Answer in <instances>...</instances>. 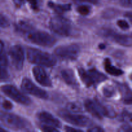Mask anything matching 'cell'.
<instances>
[{
  "instance_id": "obj_21",
  "label": "cell",
  "mask_w": 132,
  "mask_h": 132,
  "mask_svg": "<svg viewBox=\"0 0 132 132\" xmlns=\"http://www.w3.org/2000/svg\"><path fill=\"white\" fill-rule=\"evenodd\" d=\"M67 110L73 113H79L82 112V108L76 103H69L67 105Z\"/></svg>"
},
{
  "instance_id": "obj_4",
  "label": "cell",
  "mask_w": 132,
  "mask_h": 132,
  "mask_svg": "<svg viewBox=\"0 0 132 132\" xmlns=\"http://www.w3.org/2000/svg\"><path fill=\"white\" fill-rule=\"evenodd\" d=\"M78 73L81 81L87 87L96 86L108 79L106 75L94 68L88 70L79 68L78 69Z\"/></svg>"
},
{
  "instance_id": "obj_26",
  "label": "cell",
  "mask_w": 132,
  "mask_h": 132,
  "mask_svg": "<svg viewBox=\"0 0 132 132\" xmlns=\"http://www.w3.org/2000/svg\"><path fill=\"white\" fill-rule=\"evenodd\" d=\"M28 2L29 3L32 9H33L35 11L39 10V9L40 0H28Z\"/></svg>"
},
{
  "instance_id": "obj_15",
  "label": "cell",
  "mask_w": 132,
  "mask_h": 132,
  "mask_svg": "<svg viewBox=\"0 0 132 132\" xmlns=\"http://www.w3.org/2000/svg\"><path fill=\"white\" fill-rule=\"evenodd\" d=\"M37 117L39 121H40L45 125H50L53 127L56 128H59L61 126L60 121L47 112L43 111V112H39L37 113Z\"/></svg>"
},
{
  "instance_id": "obj_34",
  "label": "cell",
  "mask_w": 132,
  "mask_h": 132,
  "mask_svg": "<svg viewBox=\"0 0 132 132\" xmlns=\"http://www.w3.org/2000/svg\"><path fill=\"white\" fill-rule=\"evenodd\" d=\"M65 130L67 131L68 132H72V131H74V132H77V131H82L81 130H79V129H76L75 128H72V127H69V126H66L65 128Z\"/></svg>"
},
{
  "instance_id": "obj_17",
  "label": "cell",
  "mask_w": 132,
  "mask_h": 132,
  "mask_svg": "<svg viewBox=\"0 0 132 132\" xmlns=\"http://www.w3.org/2000/svg\"><path fill=\"white\" fill-rule=\"evenodd\" d=\"M119 88V90L121 92L122 97H123L124 103L127 104H131V92L130 88L126 84L116 82Z\"/></svg>"
},
{
  "instance_id": "obj_10",
  "label": "cell",
  "mask_w": 132,
  "mask_h": 132,
  "mask_svg": "<svg viewBox=\"0 0 132 132\" xmlns=\"http://www.w3.org/2000/svg\"><path fill=\"white\" fill-rule=\"evenodd\" d=\"M9 54L12 67L17 70H22L24 60L23 47L19 45H14L10 48Z\"/></svg>"
},
{
  "instance_id": "obj_35",
  "label": "cell",
  "mask_w": 132,
  "mask_h": 132,
  "mask_svg": "<svg viewBox=\"0 0 132 132\" xmlns=\"http://www.w3.org/2000/svg\"><path fill=\"white\" fill-rule=\"evenodd\" d=\"M121 131L126 132H131L132 130L130 126H124L121 128Z\"/></svg>"
},
{
  "instance_id": "obj_16",
  "label": "cell",
  "mask_w": 132,
  "mask_h": 132,
  "mask_svg": "<svg viewBox=\"0 0 132 132\" xmlns=\"http://www.w3.org/2000/svg\"><path fill=\"white\" fill-rule=\"evenodd\" d=\"M61 76L64 82L70 86H72L73 88H77L79 87V83L72 70L69 68L62 70L61 72Z\"/></svg>"
},
{
  "instance_id": "obj_3",
  "label": "cell",
  "mask_w": 132,
  "mask_h": 132,
  "mask_svg": "<svg viewBox=\"0 0 132 132\" xmlns=\"http://www.w3.org/2000/svg\"><path fill=\"white\" fill-rule=\"evenodd\" d=\"M26 39L32 43L44 47H50L55 43V39L52 36L43 31L37 30L32 28L23 35Z\"/></svg>"
},
{
  "instance_id": "obj_25",
  "label": "cell",
  "mask_w": 132,
  "mask_h": 132,
  "mask_svg": "<svg viewBox=\"0 0 132 132\" xmlns=\"http://www.w3.org/2000/svg\"><path fill=\"white\" fill-rule=\"evenodd\" d=\"M9 24H10V23H9L7 18L1 14H0V27H2V28H6V27H9Z\"/></svg>"
},
{
  "instance_id": "obj_2",
  "label": "cell",
  "mask_w": 132,
  "mask_h": 132,
  "mask_svg": "<svg viewBox=\"0 0 132 132\" xmlns=\"http://www.w3.org/2000/svg\"><path fill=\"white\" fill-rule=\"evenodd\" d=\"M49 27L54 33L62 37L70 36L73 31L72 22L67 18L60 15L53 17L50 19Z\"/></svg>"
},
{
  "instance_id": "obj_14",
  "label": "cell",
  "mask_w": 132,
  "mask_h": 132,
  "mask_svg": "<svg viewBox=\"0 0 132 132\" xmlns=\"http://www.w3.org/2000/svg\"><path fill=\"white\" fill-rule=\"evenodd\" d=\"M34 76L38 83L46 87H52V82L46 71L41 67H35L32 70Z\"/></svg>"
},
{
  "instance_id": "obj_19",
  "label": "cell",
  "mask_w": 132,
  "mask_h": 132,
  "mask_svg": "<svg viewBox=\"0 0 132 132\" xmlns=\"http://www.w3.org/2000/svg\"><path fill=\"white\" fill-rule=\"evenodd\" d=\"M48 6L58 14H63L66 12L69 11L71 10L72 7L71 4H57L51 1H48Z\"/></svg>"
},
{
  "instance_id": "obj_23",
  "label": "cell",
  "mask_w": 132,
  "mask_h": 132,
  "mask_svg": "<svg viewBox=\"0 0 132 132\" xmlns=\"http://www.w3.org/2000/svg\"><path fill=\"white\" fill-rule=\"evenodd\" d=\"M77 11L81 15H88L90 12V7L87 5H80L77 7Z\"/></svg>"
},
{
  "instance_id": "obj_9",
  "label": "cell",
  "mask_w": 132,
  "mask_h": 132,
  "mask_svg": "<svg viewBox=\"0 0 132 132\" xmlns=\"http://www.w3.org/2000/svg\"><path fill=\"white\" fill-rule=\"evenodd\" d=\"M59 116L65 121L77 126H86L91 125L92 121L86 116L82 115L73 114L70 113L68 110H61Z\"/></svg>"
},
{
  "instance_id": "obj_27",
  "label": "cell",
  "mask_w": 132,
  "mask_h": 132,
  "mask_svg": "<svg viewBox=\"0 0 132 132\" xmlns=\"http://www.w3.org/2000/svg\"><path fill=\"white\" fill-rule=\"evenodd\" d=\"M117 25L123 30H128L130 28V25L125 20H119L117 21Z\"/></svg>"
},
{
  "instance_id": "obj_13",
  "label": "cell",
  "mask_w": 132,
  "mask_h": 132,
  "mask_svg": "<svg viewBox=\"0 0 132 132\" xmlns=\"http://www.w3.org/2000/svg\"><path fill=\"white\" fill-rule=\"evenodd\" d=\"M85 107L92 116L96 117L97 119H101L104 117L102 112L101 102L98 99H87L85 101Z\"/></svg>"
},
{
  "instance_id": "obj_8",
  "label": "cell",
  "mask_w": 132,
  "mask_h": 132,
  "mask_svg": "<svg viewBox=\"0 0 132 132\" xmlns=\"http://www.w3.org/2000/svg\"><path fill=\"white\" fill-rule=\"evenodd\" d=\"M0 90L6 96L19 104L23 105H30L32 103V101L29 97L24 95L21 92L19 91L18 88L12 85H3L0 88Z\"/></svg>"
},
{
  "instance_id": "obj_12",
  "label": "cell",
  "mask_w": 132,
  "mask_h": 132,
  "mask_svg": "<svg viewBox=\"0 0 132 132\" xmlns=\"http://www.w3.org/2000/svg\"><path fill=\"white\" fill-rule=\"evenodd\" d=\"M8 58L4 43L0 40V80L5 81L9 79Z\"/></svg>"
},
{
  "instance_id": "obj_37",
  "label": "cell",
  "mask_w": 132,
  "mask_h": 132,
  "mask_svg": "<svg viewBox=\"0 0 132 132\" xmlns=\"http://www.w3.org/2000/svg\"><path fill=\"white\" fill-rule=\"evenodd\" d=\"M99 47H100L101 48H105V46H104V45H103V44H102L101 45H100V46H99Z\"/></svg>"
},
{
  "instance_id": "obj_33",
  "label": "cell",
  "mask_w": 132,
  "mask_h": 132,
  "mask_svg": "<svg viewBox=\"0 0 132 132\" xmlns=\"http://www.w3.org/2000/svg\"><path fill=\"white\" fill-rule=\"evenodd\" d=\"M88 131H92V132H101V131H104V130L102 129V128L99 127V126H97V127L91 128L89 129Z\"/></svg>"
},
{
  "instance_id": "obj_29",
  "label": "cell",
  "mask_w": 132,
  "mask_h": 132,
  "mask_svg": "<svg viewBox=\"0 0 132 132\" xmlns=\"http://www.w3.org/2000/svg\"><path fill=\"white\" fill-rule=\"evenodd\" d=\"M14 5L18 8H20L25 4V3L28 2V0H12Z\"/></svg>"
},
{
  "instance_id": "obj_28",
  "label": "cell",
  "mask_w": 132,
  "mask_h": 132,
  "mask_svg": "<svg viewBox=\"0 0 132 132\" xmlns=\"http://www.w3.org/2000/svg\"><path fill=\"white\" fill-rule=\"evenodd\" d=\"M121 119H122L123 121H127V122H131V113H128V112H125L122 113V115L121 116Z\"/></svg>"
},
{
  "instance_id": "obj_7",
  "label": "cell",
  "mask_w": 132,
  "mask_h": 132,
  "mask_svg": "<svg viewBox=\"0 0 132 132\" xmlns=\"http://www.w3.org/2000/svg\"><path fill=\"white\" fill-rule=\"evenodd\" d=\"M99 34L103 37L108 38L111 41L125 46H131L132 38L131 35L123 34L116 32L110 28H103L100 30Z\"/></svg>"
},
{
  "instance_id": "obj_11",
  "label": "cell",
  "mask_w": 132,
  "mask_h": 132,
  "mask_svg": "<svg viewBox=\"0 0 132 132\" xmlns=\"http://www.w3.org/2000/svg\"><path fill=\"white\" fill-rule=\"evenodd\" d=\"M21 87L24 92L36 96V97L42 99H47L48 97V95L45 90L36 86L29 79H23Z\"/></svg>"
},
{
  "instance_id": "obj_30",
  "label": "cell",
  "mask_w": 132,
  "mask_h": 132,
  "mask_svg": "<svg viewBox=\"0 0 132 132\" xmlns=\"http://www.w3.org/2000/svg\"><path fill=\"white\" fill-rule=\"evenodd\" d=\"M77 3H89L97 5L99 3V0H73Z\"/></svg>"
},
{
  "instance_id": "obj_6",
  "label": "cell",
  "mask_w": 132,
  "mask_h": 132,
  "mask_svg": "<svg viewBox=\"0 0 132 132\" xmlns=\"http://www.w3.org/2000/svg\"><path fill=\"white\" fill-rule=\"evenodd\" d=\"M80 53V47L76 44L62 45L55 49L54 54L62 60L75 61Z\"/></svg>"
},
{
  "instance_id": "obj_31",
  "label": "cell",
  "mask_w": 132,
  "mask_h": 132,
  "mask_svg": "<svg viewBox=\"0 0 132 132\" xmlns=\"http://www.w3.org/2000/svg\"><path fill=\"white\" fill-rule=\"evenodd\" d=\"M3 107L5 110H11L13 106L12 104V103L8 101H5L3 102Z\"/></svg>"
},
{
  "instance_id": "obj_22",
  "label": "cell",
  "mask_w": 132,
  "mask_h": 132,
  "mask_svg": "<svg viewBox=\"0 0 132 132\" xmlns=\"http://www.w3.org/2000/svg\"><path fill=\"white\" fill-rule=\"evenodd\" d=\"M103 92L106 97H112L116 94V90L113 88V86L108 85L103 88Z\"/></svg>"
},
{
  "instance_id": "obj_18",
  "label": "cell",
  "mask_w": 132,
  "mask_h": 132,
  "mask_svg": "<svg viewBox=\"0 0 132 132\" xmlns=\"http://www.w3.org/2000/svg\"><path fill=\"white\" fill-rule=\"evenodd\" d=\"M104 69L106 71V72L109 74L113 76H119L124 73L123 71L122 70L117 68V67H114L111 63V61L110 59L106 58L104 59Z\"/></svg>"
},
{
  "instance_id": "obj_20",
  "label": "cell",
  "mask_w": 132,
  "mask_h": 132,
  "mask_svg": "<svg viewBox=\"0 0 132 132\" xmlns=\"http://www.w3.org/2000/svg\"><path fill=\"white\" fill-rule=\"evenodd\" d=\"M34 28L33 25L27 21L21 20L19 21L16 24H15V30L17 32L20 34L23 35L26 32H28L30 29Z\"/></svg>"
},
{
  "instance_id": "obj_32",
  "label": "cell",
  "mask_w": 132,
  "mask_h": 132,
  "mask_svg": "<svg viewBox=\"0 0 132 132\" xmlns=\"http://www.w3.org/2000/svg\"><path fill=\"white\" fill-rule=\"evenodd\" d=\"M121 5L126 7H131V0H119Z\"/></svg>"
},
{
  "instance_id": "obj_5",
  "label": "cell",
  "mask_w": 132,
  "mask_h": 132,
  "mask_svg": "<svg viewBox=\"0 0 132 132\" xmlns=\"http://www.w3.org/2000/svg\"><path fill=\"white\" fill-rule=\"evenodd\" d=\"M0 121L6 126L14 130H24L28 126V121L12 113L0 112Z\"/></svg>"
},
{
  "instance_id": "obj_36",
  "label": "cell",
  "mask_w": 132,
  "mask_h": 132,
  "mask_svg": "<svg viewBox=\"0 0 132 132\" xmlns=\"http://www.w3.org/2000/svg\"><path fill=\"white\" fill-rule=\"evenodd\" d=\"M6 131V130H5V129H3V128H2L1 127H0V131Z\"/></svg>"
},
{
  "instance_id": "obj_24",
  "label": "cell",
  "mask_w": 132,
  "mask_h": 132,
  "mask_svg": "<svg viewBox=\"0 0 132 132\" xmlns=\"http://www.w3.org/2000/svg\"><path fill=\"white\" fill-rule=\"evenodd\" d=\"M41 129L44 131L46 132H55V131H59V130L55 127H53V126H50V125H41Z\"/></svg>"
},
{
  "instance_id": "obj_1",
  "label": "cell",
  "mask_w": 132,
  "mask_h": 132,
  "mask_svg": "<svg viewBox=\"0 0 132 132\" xmlns=\"http://www.w3.org/2000/svg\"><path fill=\"white\" fill-rule=\"evenodd\" d=\"M27 58L31 63L46 67H54L57 62L52 54L34 48H28Z\"/></svg>"
}]
</instances>
